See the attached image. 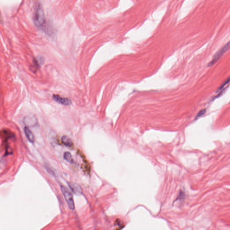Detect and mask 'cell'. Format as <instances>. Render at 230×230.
Instances as JSON below:
<instances>
[{
	"mask_svg": "<svg viewBox=\"0 0 230 230\" xmlns=\"http://www.w3.org/2000/svg\"><path fill=\"white\" fill-rule=\"evenodd\" d=\"M33 21L38 28L43 30L47 33H50L46 25L44 11L40 4H37L35 8L33 14Z\"/></svg>",
	"mask_w": 230,
	"mask_h": 230,
	"instance_id": "obj_1",
	"label": "cell"
},
{
	"mask_svg": "<svg viewBox=\"0 0 230 230\" xmlns=\"http://www.w3.org/2000/svg\"><path fill=\"white\" fill-rule=\"evenodd\" d=\"M61 189L69 208L72 210H74V202L72 193L67 188L64 186H61Z\"/></svg>",
	"mask_w": 230,
	"mask_h": 230,
	"instance_id": "obj_2",
	"label": "cell"
},
{
	"mask_svg": "<svg viewBox=\"0 0 230 230\" xmlns=\"http://www.w3.org/2000/svg\"><path fill=\"white\" fill-rule=\"evenodd\" d=\"M230 43H228V44H226L225 46L223 48L220 49V50L217 51V52L216 53L215 55L213 56V58L211 62H210L209 63L208 65V67H210L214 65L221 57L229 49Z\"/></svg>",
	"mask_w": 230,
	"mask_h": 230,
	"instance_id": "obj_3",
	"label": "cell"
},
{
	"mask_svg": "<svg viewBox=\"0 0 230 230\" xmlns=\"http://www.w3.org/2000/svg\"><path fill=\"white\" fill-rule=\"evenodd\" d=\"M24 123L27 126L32 127L36 125L37 121L36 117L33 115H31L27 116L24 118Z\"/></svg>",
	"mask_w": 230,
	"mask_h": 230,
	"instance_id": "obj_4",
	"label": "cell"
},
{
	"mask_svg": "<svg viewBox=\"0 0 230 230\" xmlns=\"http://www.w3.org/2000/svg\"><path fill=\"white\" fill-rule=\"evenodd\" d=\"M53 98L58 103L62 104V105L67 106V105H70L72 103V101L70 99L67 98L62 97L58 95H53Z\"/></svg>",
	"mask_w": 230,
	"mask_h": 230,
	"instance_id": "obj_5",
	"label": "cell"
},
{
	"mask_svg": "<svg viewBox=\"0 0 230 230\" xmlns=\"http://www.w3.org/2000/svg\"><path fill=\"white\" fill-rule=\"evenodd\" d=\"M70 188L73 192L76 195H80L82 194V190L79 185L75 183H70L69 184Z\"/></svg>",
	"mask_w": 230,
	"mask_h": 230,
	"instance_id": "obj_6",
	"label": "cell"
},
{
	"mask_svg": "<svg viewBox=\"0 0 230 230\" xmlns=\"http://www.w3.org/2000/svg\"><path fill=\"white\" fill-rule=\"evenodd\" d=\"M24 131L28 140L31 143H33L35 142V137L32 132L27 127H25Z\"/></svg>",
	"mask_w": 230,
	"mask_h": 230,
	"instance_id": "obj_7",
	"label": "cell"
},
{
	"mask_svg": "<svg viewBox=\"0 0 230 230\" xmlns=\"http://www.w3.org/2000/svg\"><path fill=\"white\" fill-rule=\"evenodd\" d=\"M61 141H62L63 144L67 147H69V148L73 147V143L71 139L67 136H63L62 139H61Z\"/></svg>",
	"mask_w": 230,
	"mask_h": 230,
	"instance_id": "obj_8",
	"label": "cell"
},
{
	"mask_svg": "<svg viewBox=\"0 0 230 230\" xmlns=\"http://www.w3.org/2000/svg\"><path fill=\"white\" fill-rule=\"evenodd\" d=\"M43 63L42 62V59L40 58H36L34 59L33 61V65H32V70H34L36 71V70L39 69V67L41 66V64Z\"/></svg>",
	"mask_w": 230,
	"mask_h": 230,
	"instance_id": "obj_9",
	"label": "cell"
},
{
	"mask_svg": "<svg viewBox=\"0 0 230 230\" xmlns=\"http://www.w3.org/2000/svg\"><path fill=\"white\" fill-rule=\"evenodd\" d=\"M64 159L68 162L73 163L74 162L73 159L72 157L71 154L69 152H65L64 155Z\"/></svg>",
	"mask_w": 230,
	"mask_h": 230,
	"instance_id": "obj_10",
	"label": "cell"
},
{
	"mask_svg": "<svg viewBox=\"0 0 230 230\" xmlns=\"http://www.w3.org/2000/svg\"><path fill=\"white\" fill-rule=\"evenodd\" d=\"M229 82L230 77H228V79L226 80H225V81H224V82H223V84L220 86V87H219V88H218V89H217V91L216 92L219 93V91H221V90H223V88H224V87L226 86V85H227V84H228V83H229Z\"/></svg>",
	"mask_w": 230,
	"mask_h": 230,
	"instance_id": "obj_11",
	"label": "cell"
},
{
	"mask_svg": "<svg viewBox=\"0 0 230 230\" xmlns=\"http://www.w3.org/2000/svg\"><path fill=\"white\" fill-rule=\"evenodd\" d=\"M206 113V109H203V110H201V111H199V112H198V113H197V115H196V117H195V120L201 117L205 114Z\"/></svg>",
	"mask_w": 230,
	"mask_h": 230,
	"instance_id": "obj_12",
	"label": "cell"
},
{
	"mask_svg": "<svg viewBox=\"0 0 230 230\" xmlns=\"http://www.w3.org/2000/svg\"><path fill=\"white\" fill-rule=\"evenodd\" d=\"M45 167H46V169L47 171V172H48L49 173H50L51 175H55L53 169H52L49 166L46 165L45 166Z\"/></svg>",
	"mask_w": 230,
	"mask_h": 230,
	"instance_id": "obj_13",
	"label": "cell"
}]
</instances>
